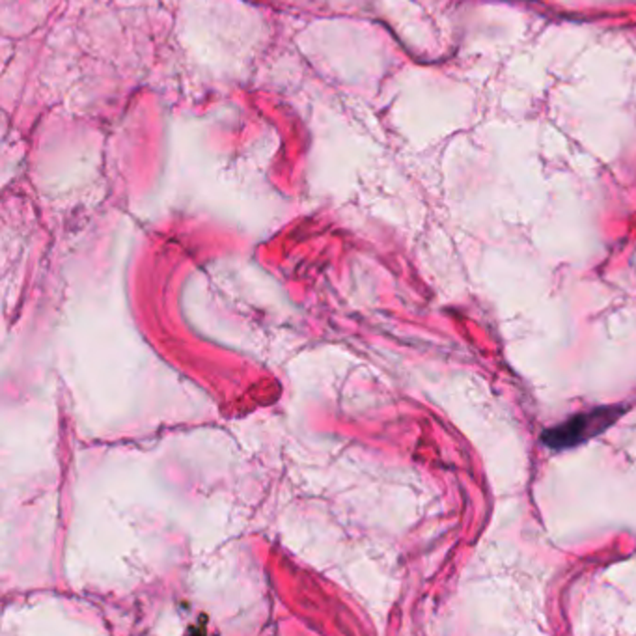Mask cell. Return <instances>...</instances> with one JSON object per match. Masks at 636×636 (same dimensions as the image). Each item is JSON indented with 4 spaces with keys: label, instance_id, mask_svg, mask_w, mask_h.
<instances>
[{
    "label": "cell",
    "instance_id": "cell-1",
    "mask_svg": "<svg viewBox=\"0 0 636 636\" xmlns=\"http://www.w3.org/2000/svg\"><path fill=\"white\" fill-rule=\"evenodd\" d=\"M620 415V409H601L593 410L588 415H577L570 419L566 424L556 426L543 433V440L547 446L556 448V450H564V448L580 444L588 437H593L600 431H603L609 424L616 420Z\"/></svg>",
    "mask_w": 636,
    "mask_h": 636
}]
</instances>
